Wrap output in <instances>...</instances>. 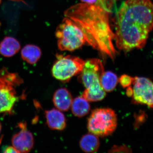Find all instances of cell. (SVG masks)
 <instances>
[{
	"label": "cell",
	"mask_w": 153,
	"mask_h": 153,
	"mask_svg": "<svg viewBox=\"0 0 153 153\" xmlns=\"http://www.w3.org/2000/svg\"><path fill=\"white\" fill-rule=\"evenodd\" d=\"M114 40L118 49L128 52L143 48L153 29V3L151 0H126L116 18Z\"/></svg>",
	"instance_id": "1"
},
{
	"label": "cell",
	"mask_w": 153,
	"mask_h": 153,
	"mask_svg": "<svg viewBox=\"0 0 153 153\" xmlns=\"http://www.w3.org/2000/svg\"><path fill=\"white\" fill-rule=\"evenodd\" d=\"M64 15L80 28L88 45L114 60L117 53L113 43L114 33L110 25L107 9L100 5L79 3L68 8Z\"/></svg>",
	"instance_id": "2"
},
{
	"label": "cell",
	"mask_w": 153,
	"mask_h": 153,
	"mask_svg": "<svg viewBox=\"0 0 153 153\" xmlns=\"http://www.w3.org/2000/svg\"><path fill=\"white\" fill-rule=\"evenodd\" d=\"M104 71V66L100 59H89L85 61L79 80L85 89L82 96L88 101L97 102L104 98L105 91L100 84V76Z\"/></svg>",
	"instance_id": "3"
},
{
	"label": "cell",
	"mask_w": 153,
	"mask_h": 153,
	"mask_svg": "<svg viewBox=\"0 0 153 153\" xmlns=\"http://www.w3.org/2000/svg\"><path fill=\"white\" fill-rule=\"evenodd\" d=\"M22 82L16 73H10L5 68L0 71V115L12 113L19 100L16 87Z\"/></svg>",
	"instance_id": "4"
},
{
	"label": "cell",
	"mask_w": 153,
	"mask_h": 153,
	"mask_svg": "<svg viewBox=\"0 0 153 153\" xmlns=\"http://www.w3.org/2000/svg\"><path fill=\"white\" fill-rule=\"evenodd\" d=\"M55 36L57 39L58 49L62 51H74L86 43L80 28L66 17L56 29Z\"/></svg>",
	"instance_id": "5"
},
{
	"label": "cell",
	"mask_w": 153,
	"mask_h": 153,
	"mask_svg": "<svg viewBox=\"0 0 153 153\" xmlns=\"http://www.w3.org/2000/svg\"><path fill=\"white\" fill-rule=\"evenodd\" d=\"M117 126L116 114L109 108L94 110L88 120V131L99 137H106L112 134Z\"/></svg>",
	"instance_id": "6"
},
{
	"label": "cell",
	"mask_w": 153,
	"mask_h": 153,
	"mask_svg": "<svg viewBox=\"0 0 153 153\" xmlns=\"http://www.w3.org/2000/svg\"><path fill=\"white\" fill-rule=\"evenodd\" d=\"M52 68V74L55 78L62 82H68L73 76L80 74L85 61L75 56L56 55Z\"/></svg>",
	"instance_id": "7"
},
{
	"label": "cell",
	"mask_w": 153,
	"mask_h": 153,
	"mask_svg": "<svg viewBox=\"0 0 153 153\" xmlns=\"http://www.w3.org/2000/svg\"><path fill=\"white\" fill-rule=\"evenodd\" d=\"M132 84L133 102L153 108V81L146 77H135Z\"/></svg>",
	"instance_id": "8"
},
{
	"label": "cell",
	"mask_w": 153,
	"mask_h": 153,
	"mask_svg": "<svg viewBox=\"0 0 153 153\" xmlns=\"http://www.w3.org/2000/svg\"><path fill=\"white\" fill-rule=\"evenodd\" d=\"M18 126L21 130L13 136L12 145L19 153L29 152L34 146L33 134L27 129L26 123H20L18 124Z\"/></svg>",
	"instance_id": "9"
},
{
	"label": "cell",
	"mask_w": 153,
	"mask_h": 153,
	"mask_svg": "<svg viewBox=\"0 0 153 153\" xmlns=\"http://www.w3.org/2000/svg\"><path fill=\"white\" fill-rule=\"evenodd\" d=\"M45 117L47 126L51 129L62 131L66 128V118L59 110L52 109L46 111Z\"/></svg>",
	"instance_id": "10"
},
{
	"label": "cell",
	"mask_w": 153,
	"mask_h": 153,
	"mask_svg": "<svg viewBox=\"0 0 153 153\" xmlns=\"http://www.w3.org/2000/svg\"><path fill=\"white\" fill-rule=\"evenodd\" d=\"M73 99L70 92L66 88L56 90L53 97V102L56 108L62 111H67L71 106Z\"/></svg>",
	"instance_id": "11"
},
{
	"label": "cell",
	"mask_w": 153,
	"mask_h": 153,
	"mask_svg": "<svg viewBox=\"0 0 153 153\" xmlns=\"http://www.w3.org/2000/svg\"><path fill=\"white\" fill-rule=\"evenodd\" d=\"M20 43L16 38L6 37L0 43V54L5 57H13L20 51Z\"/></svg>",
	"instance_id": "12"
},
{
	"label": "cell",
	"mask_w": 153,
	"mask_h": 153,
	"mask_svg": "<svg viewBox=\"0 0 153 153\" xmlns=\"http://www.w3.org/2000/svg\"><path fill=\"white\" fill-rule=\"evenodd\" d=\"M42 52L40 48L36 45L28 44L21 51V57L24 61L31 65L37 63L41 58Z\"/></svg>",
	"instance_id": "13"
},
{
	"label": "cell",
	"mask_w": 153,
	"mask_h": 153,
	"mask_svg": "<svg viewBox=\"0 0 153 153\" xmlns=\"http://www.w3.org/2000/svg\"><path fill=\"white\" fill-rule=\"evenodd\" d=\"M98 137L92 133L84 135L79 141V146L81 149L86 153L96 152L100 144Z\"/></svg>",
	"instance_id": "14"
},
{
	"label": "cell",
	"mask_w": 153,
	"mask_h": 153,
	"mask_svg": "<svg viewBox=\"0 0 153 153\" xmlns=\"http://www.w3.org/2000/svg\"><path fill=\"white\" fill-rule=\"evenodd\" d=\"M71 111L75 116L82 117L86 115L90 110V105L87 100L82 96L74 99L71 105Z\"/></svg>",
	"instance_id": "15"
},
{
	"label": "cell",
	"mask_w": 153,
	"mask_h": 153,
	"mask_svg": "<svg viewBox=\"0 0 153 153\" xmlns=\"http://www.w3.org/2000/svg\"><path fill=\"white\" fill-rule=\"evenodd\" d=\"M100 84L105 92L114 90L118 82L116 74L110 71H104L100 76Z\"/></svg>",
	"instance_id": "16"
},
{
	"label": "cell",
	"mask_w": 153,
	"mask_h": 153,
	"mask_svg": "<svg viewBox=\"0 0 153 153\" xmlns=\"http://www.w3.org/2000/svg\"><path fill=\"white\" fill-rule=\"evenodd\" d=\"M133 80L134 77L127 74H124L120 77L118 81L123 87L127 88L132 84Z\"/></svg>",
	"instance_id": "17"
},
{
	"label": "cell",
	"mask_w": 153,
	"mask_h": 153,
	"mask_svg": "<svg viewBox=\"0 0 153 153\" xmlns=\"http://www.w3.org/2000/svg\"><path fill=\"white\" fill-rule=\"evenodd\" d=\"M129 149L126 146H115L113 147L112 149H111L109 152H129Z\"/></svg>",
	"instance_id": "18"
},
{
	"label": "cell",
	"mask_w": 153,
	"mask_h": 153,
	"mask_svg": "<svg viewBox=\"0 0 153 153\" xmlns=\"http://www.w3.org/2000/svg\"><path fill=\"white\" fill-rule=\"evenodd\" d=\"M81 2L88 4L100 5L102 0H80Z\"/></svg>",
	"instance_id": "19"
},
{
	"label": "cell",
	"mask_w": 153,
	"mask_h": 153,
	"mask_svg": "<svg viewBox=\"0 0 153 153\" xmlns=\"http://www.w3.org/2000/svg\"><path fill=\"white\" fill-rule=\"evenodd\" d=\"M4 153H18L19 152L13 146H12L6 147L3 151Z\"/></svg>",
	"instance_id": "20"
},
{
	"label": "cell",
	"mask_w": 153,
	"mask_h": 153,
	"mask_svg": "<svg viewBox=\"0 0 153 153\" xmlns=\"http://www.w3.org/2000/svg\"><path fill=\"white\" fill-rule=\"evenodd\" d=\"M10 1H16V2H22L24 3V4H26V3L25 2V1H23V0H10Z\"/></svg>",
	"instance_id": "21"
},
{
	"label": "cell",
	"mask_w": 153,
	"mask_h": 153,
	"mask_svg": "<svg viewBox=\"0 0 153 153\" xmlns=\"http://www.w3.org/2000/svg\"><path fill=\"white\" fill-rule=\"evenodd\" d=\"M1 123H0V133H1Z\"/></svg>",
	"instance_id": "22"
},
{
	"label": "cell",
	"mask_w": 153,
	"mask_h": 153,
	"mask_svg": "<svg viewBox=\"0 0 153 153\" xmlns=\"http://www.w3.org/2000/svg\"><path fill=\"white\" fill-rule=\"evenodd\" d=\"M2 0H0V4H1V3Z\"/></svg>",
	"instance_id": "23"
}]
</instances>
